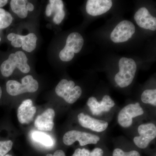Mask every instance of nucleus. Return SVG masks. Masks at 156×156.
<instances>
[{
    "label": "nucleus",
    "instance_id": "39448f33",
    "mask_svg": "<svg viewBox=\"0 0 156 156\" xmlns=\"http://www.w3.org/2000/svg\"><path fill=\"white\" fill-rule=\"evenodd\" d=\"M83 44L84 39L80 34L76 32L70 34L66 40V44L59 53V58L62 61H71L74 57L75 53L81 51Z\"/></svg>",
    "mask_w": 156,
    "mask_h": 156
},
{
    "label": "nucleus",
    "instance_id": "bb28decb",
    "mask_svg": "<svg viewBox=\"0 0 156 156\" xmlns=\"http://www.w3.org/2000/svg\"><path fill=\"white\" fill-rule=\"evenodd\" d=\"M46 156H66L65 154L63 151L61 150H58L54 152L53 154H48Z\"/></svg>",
    "mask_w": 156,
    "mask_h": 156
},
{
    "label": "nucleus",
    "instance_id": "9b49d317",
    "mask_svg": "<svg viewBox=\"0 0 156 156\" xmlns=\"http://www.w3.org/2000/svg\"><path fill=\"white\" fill-rule=\"evenodd\" d=\"M78 122L82 127L97 132L105 131L108 126V123L103 120L97 119L83 113L78 115Z\"/></svg>",
    "mask_w": 156,
    "mask_h": 156
},
{
    "label": "nucleus",
    "instance_id": "f257e3e1",
    "mask_svg": "<svg viewBox=\"0 0 156 156\" xmlns=\"http://www.w3.org/2000/svg\"><path fill=\"white\" fill-rule=\"evenodd\" d=\"M28 58L25 53L22 51H17L11 53L9 58L5 60L0 66L2 74L5 77L10 76L16 68L23 73H28L30 67L27 63Z\"/></svg>",
    "mask_w": 156,
    "mask_h": 156
},
{
    "label": "nucleus",
    "instance_id": "2f4dec72",
    "mask_svg": "<svg viewBox=\"0 0 156 156\" xmlns=\"http://www.w3.org/2000/svg\"><path fill=\"white\" fill-rule=\"evenodd\" d=\"M1 41V38L0 37V41Z\"/></svg>",
    "mask_w": 156,
    "mask_h": 156
},
{
    "label": "nucleus",
    "instance_id": "dca6fc26",
    "mask_svg": "<svg viewBox=\"0 0 156 156\" xmlns=\"http://www.w3.org/2000/svg\"><path fill=\"white\" fill-rule=\"evenodd\" d=\"M63 7V2L61 0H50L46 7V15L48 17H50L53 13H54L53 22L55 24H59L61 23L65 16Z\"/></svg>",
    "mask_w": 156,
    "mask_h": 156
},
{
    "label": "nucleus",
    "instance_id": "0eeeda50",
    "mask_svg": "<svg viewBox=\"0 0 156 156\" xmlns=\"http://www.w3.org/2000/svg\"><path fill=\"white\" fill-rule=\"evenodd\" d=\"M144 113L143 109L138 102L130 104L124 107L119 112L118 121L119 124L124 128H128L132 125L133 119Z\"/></svg>",
    "mask_w": 156,
    "mask_h": 156
},
{
    "label": "nucleus",
    "instance_id": "ddd939ff",
    "mask_svg": "<svg viewBox=\"0 0 156 156\" xmlns=\"http://www.w3.org/2000/svg\"><path fill=\"white\" fill-rule=\"evenodd\" d=\"M134 18L137 25L141 28L156 30V17H153L146 8L140 9L135 13Z\"/></svg>",
    "mask_w": 156,
    "mask_h": 156
},
{
    "label": "nucleus",
    "instance_id": "1a4fd4ad",
    "mask_svg": "<svg viewBox=\"0 0 156 156\" xmlns=\"http://www.w3.org/2000/svg\"><path fill=\"white\" fill-rule=\"evenodd\" d=\"M135 31L133 23L128 20L121 21L115 27L111 34V39L115 43H122L131 38Z\"/></svg>",
    "mask_w": 156,
    "mask_h": 156
},
{
    "label": "nucleus",
    "instance_id": "6e6552de",
    "mask_svg": "<svg viewBox=\"0 0 156 156\" xmlns=\"http://www.w3.org/2000/svg\"><path fill=\"white\" fill-rule=\"evenodd\" d=\"M138 132L139 136L134 137L133 141L137 147L145 149L156 138L155 125L152 123L141 124L138 127Z\"/></svg>",
    "mask_w": 156,
    "mask_h": 156
},
{
    "label": "nucleus",
    "instance_id": "4468645a",
    "mask_svg": "<svg viewBox=\"0 0 156 156\" xmlns=\"http://www.w3.org/2000/svg\"><path fill=\"white\" fill-rule=\"evenodd\" d=\"M112 6L111 0H89L86 5V11L89 15L98 16L108 11Z\"/></svg>",
    "mask_w": 156,
    "mask_h": 156
},
{
    "label": "nucleus",
    "instance_id": "2eb2a0df",
    "mask_svg": "<svg viewBox=\"0 0 156 156\" xmlns=\"http://www.w3.org/2000/svg\"><path fill=\"white\" fill-rule=\"evenodd\" d=\"M55 112L52 108H48L35 120L34 126L40 131H51L54 127Z\"/></svg>",
    "mask_w": 156,
    "mask_h": 156
},
{
    "label": "nucleus",
    "instance_id": "aec40b11",
    "mask_svg": "<svg viewBox=\"0 0 156 156\" xmlns=\"http://www.w3.org/2000/svg\"><path fill=\"white\" fill-rule=\"evenodd\" d=\"M143 103L156 106V89H147L144 91L141 96Z\"/></svg>",
    "mask_w": 156,
    "mask_h": 156
},
{
    "label": "nucleus",
    "instance_id": "f8f14e48",
    "mask_svg": "<svg viewBox=\"0 0 156 156\" xmlns=\"http://www.w3.org/2000/svg\"><path fill=\"white\" fill-rule=\"evenodd\" d=\"M36 111V108L31 99L23 101L17 110L18 121L21 124H29L33 120Z\"/></svg>",
    "mask_w": 156,
    "mask_h": 156
},
{
    "label": "nucleus",
    "instance_id": "f03ea898",
    "mask_svg": "<svg viewBox=\"0 0 156 156\" xmlns=\"http://www.w3.org/2000/svg\"><path fill=\"white\" fill-rule=\"evenodd\" d=\"M119 72L115 76V80L121 88L128 87L133 82L136 72V65L132 58L122 57L119 61Z\"/></svg>",
    "mask_w": 156,
    "mask_h": 156
},
{
    "label": "nucleus",
    "instance_id": "f3484780",
    "mask_svg": "<svg viewBox=\"0 0 156 156\" xmlns=\"http://www.w3.org/2000/svg\"><path fill=\"white\" fill-rule=\"evenodd\" d=\"M27 2L26 0H12L10 2L11 10L21 19L26 18L28 15L26 7Z\"/></svg>",
    "mask_w": 156,
    "mask_h": 156
},
{
    "label": "nucleus",
    "instance_id": "393cba45",
    "mask_svg": "<svg viewBox=\"0 0 156 156\" xmlns=\"http://www.w3.org/2000/svg\"><path fill=\"white\" fill-rule=\"evenodd\" d=\"M90 152L87 149L78 148L75 151L72 156H89Z\"/></svg>",
    "mask_w": 156,
    "mask_h": 156
},
{
    "label": "nucleus",
    "instance_id": "c85d7f7f",
    "mask_svg": "<svg viewBox=\"0 0 156 156\" xmlns=\"http://www.w3.org/2000/svg\"><path fill=\"white\" fill-rule=\"evenodd\" d=\"M8 0H0V9L5 6L8 4Z\"/></svg>",
    "mask_w": 156,
    "mask_h": 156
},
{
    "label": "nucleus",
    "instance_id": "6ab92c4d",
    "mask_svg": "<svg viewBox=\"0 0 156 156\" xmlns=\"http://www.w3.org/2000/svg\"><path fill=\"white\" fill-rule=\"evenodd\" d=\"M32 137L34 141L45 146L51 147L54 144V141L50 135L41 131H34L32 134Z\"/></svg>",
    "mask_w": 156,
    "mask_h": 156
},
{
    "label": "nucleus",
    "instance_id": "412c9836",
    "mask_svg": "<svg viewBox=\"0 0 156 156\" xmlns=\"http://www.w3.org/2000/svg\"><path fill=\"white\" fill-rule=\"evenodd\" d=\"M13 21V17L10 13L4 9H0V29L9 27Z\"/></svg>",
    "mask_w": 156,
    "mask_h": 156
},
{
    "label": "nucleus",
    "instance_id": "20e7f679",
    "mask_svg": "<svg viewBox=\"0 0 156 156\" xmlns=\"http://www.w3.org/2000/svg\"><path fill=\"white\" fill-rule=\"evenodd\" d=\"M75 86L73 81L63 79L56 86L55 92L59 97L63 98L67 103L71 104L76 101L82 93L81 87Z\"/></svg>",
    "mask_w": 156,
    "mask_h": 156
},
{
    "label": "nucleus",
    "instance_id": "cd10ccee",
    "mask_svg": "<svg viewBox=\"0 0 156 156\" xmlns=\"http://www.w3.org/2000/svg\"><path fill=\"white\" fill-rule=\"evenodd\" d=\"M27 9L28 10V11H34V7L32 3L30 2H27Z\"/></svg>",
    "mask_w": 156,
    "mask_h": 156
},
{
    "label": "nucleus",
    "instance_id": "a211bd4d",
    "mask_svg": "<svg viewBox=\"0 0 156 156\" xmlns=\"http://www.w3.org/2000/svg\"><path fill=\"white\" fill-rule=\"evenodd\" d=\"M37 37L34 33H30L25 36H22V48L23 50L28 53L32 52L37 47Z\"/></svg>",
    "mask_w": 156,
    "mask_h": 156
},
{
    "label": "nucleus",
    "instance_id": "9d476101",
    "mask_svg": "<svg viewBox=\"0 0 156 156\" xmlns=\"http://www.w3.org/2000/svg\"><path fill=\"white\" fill-rule=\"evenodd\" d=\"M87 104L94 115H98L105 112H108L115 106V103L110 96L105 95L100 102L98 101L94 97H91L88 99Z\"/></svg>",
    "mask_w": 156,
    "mask_h": 156
},
{
    "label": "nucleus",
    "instance_id": "a878e982",
    "mask_svg": "<svg viewBox=\"0 0 156 156\" xmlns=\"http://www.w3.org/2000/svg\"><path fill=\"white\" fill-rule=\"evenodd\" d=\"M103 151L100 148H95L90 152L89 156H103Z\"/></svg>",
    "mask_w": 156,
    "mask_h": 156
},
{
    "label": "nucleus",
    "instance_id": "b1692460",
    "mask_svg": "<svg viewBox=\"0 0 156 156\" xmlns=\"http://www.w3.org/2000/svg\"><path fill=\"white\" fill-rule=\"evenodd\" d=\"M112 156H140V155L136 151L132 150L130 151L125 152L121 149L116 148L113 151Z\"/></svg>",
    "mask_w": 156,
    "mask_h": 156
},
{
    "label": "nucleus",
    "instance_id": "7c9ffc66",
    "mask_svg": "<svg viewBox=\"0 0 156 156\" xmlns=\"http://www.w3.org/2000/svg\"><path fill=\"white\" fill-rule=\"evenodd\" d=\"M5 156H12L11 155H10V154H6V155H5Z\"/></svg>",
    "mask_w": 156,
    "mask_h": 156
},
{
    "label": "nucleus",
    "instance_id": "7ed1b4c3",
    "mask_svg": "<svg viewBox=\"0 0 156 156\" xmlns=\"http://www.w3.org/2000/svg\"><path fill=\"white\" fill-rule=\"evenodd\" d=\"M38 88V83L31 75H27L23 78L21 83L13 80L8 81L6 83L7 92L12 96L27 92L33 93L37 91Z\"/></svg>",
    "mask_w": 156,
    "mask_h": 156
},
{
    "label": "nucleus",
    "instance_id": "423d86ee",
    "mask_svg": "<svg viewBox=\"0 0 156 156\" xmlns=\"http://www.w3.org/2000/svg\"><path fill=\"white\" fill-rule=\"evenodd\" d=\"M63 142L66 145H72L76 141H79L81 146L87 144H96L100 140L99 136L91 133L72 130L67 131L63 136Z\"/></svg>",
    "mask_w": 156,
    "mask_h": 156
},
{
    "label": "nucleus",
    "instance_id": "5701e85b",
    "mask_svg": "<svg viewBox=\"0 0 156 156\" xmlns=\"http://www.w3.org/2000/svg\"><path fill=\"white\" fill-rule=\"evenodd\" d=\"M11 140L0 141V156H5L11 150L13 146Z\"/></svg>",
    "mask_w": 156,
    "mask_h": 156
},
{
    "label": "nucleus",
    "instance_id": "c756f323",
    "mask_svg": "<svg viewBox=\"0 0 156 156\" xmlns=\"http://www.w3.org/2000/svg\"><path fill=\"white\" fill-rule=\"evenodd\" d=\"M2 89L1 88V86H0V99H1V97H2Z\"/></svg>",
    "mask_w": 156,
    "mask_h": 156
},
{
    "label": "nucleus",
    "instance_id": "4be33fe9",
    "mask_svg": "<svg viewBox=\"0 0 156 156\" xmlns=\"http://www.w3.org/2000/svg\"><path fill=\"white\" fill-rule=\"evenodd\" d=\"M22 35L12 33L9 34L7 36L8 40L11 41V44L15 48L22 47Z\"/></svg>",
    "mask_w": 156,
    "mask_h": 156
}]
</instances>
